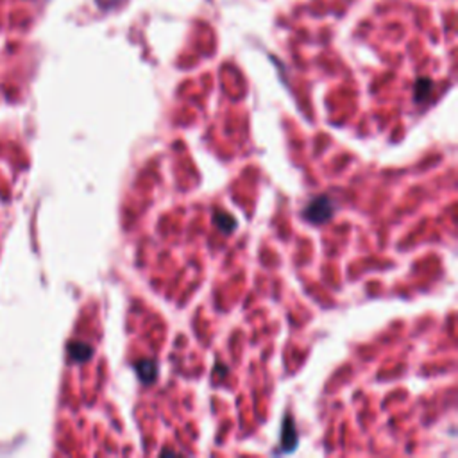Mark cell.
Segmentation results:
<instances>
[{"label":"cell","instance_id":"1","mask_svg":"<svg viewBox=\"0 0 458 458\" xmlns=\"http://www.w3.org/2000/svg\"><path fill=\"white\" fill-rule=\"evenodd\" d=\"M335 213V203L331 201L330 196H319L308 203L305 210H303V217L312 224H326L331 217Z\"/></svg>","mask_w":458,"mask_h":458},{"label":"cell","instance_id":"5","mask_svg":"<svg viewBox=\"0 0 458 458\" xmlns=\"http://www.w3.org/2000/svg\"><path fill=\"white\" fill-rule=\"evenodd\" d=\"M213 222H215V226L221 229L222 233H231V231H235L238 226L237 219H233L231 215H226V213H219V215H215Z\"/></svg>","mask_w":458,"mask_h":458},{"label":"cell","instance_id":"2","mask_svg":"<svg viewBox=\"0 0 458 458\" xmlns=\"http://www.w3.org/2000/svg\"><path fill=\"white\" fill-rule=\"evenodd\" d=\"M297 432L296 425H294V419L290 416H287L283 419V432H281V446H283L285 451H294L297 446Z\"/></svg>","mask_w":458,"mask_h":458},{"label":"cell","instance_id":"3","mask_svg":"<svg viewBox=\"0 0 458 458\" xmlns=\"http://www.w3.org/2000/svg\"><path fill=\"white\" fill-rule=\"evenodd\" d=\"M135 371H136V374H138V378H140V382L145 383V385H151V383H153L158 376L156 362H153V360L138 362V364L135 365Z\"/></svg>","mask_w":458,"mask_h":458},{"label":"cell","instance_id":"4","mask_svg":"<svg viewBox=\"0 0 458 458\" xmlns=\"http://www.w3.org/2000/svg\"><path fill=\"white\" fill-rule=\"evenodd\" d=\"M68 353H70V358H72L74 362H86V360H90L92 355H94V349L90 348L88 344L74 342V344H70Z\"/></svg>","mask_w":458,"mask_h":458},{"label":"cell","instance_id":"6","mask_svg":"<svg viewBox=\"0 0 458 458\" xmlns=\"http://www.w3.org/2000/svg\"><path fill=\"white\" fill-rule=\"evenodd\" d=\"M432 92V81L426 79V77H421L419 81L416 83V101L423 102Z\"/></svg>","mask_w":458,"mask_h":458}]
</instances>
